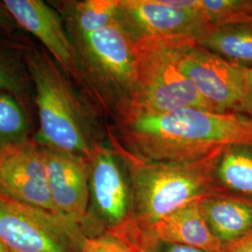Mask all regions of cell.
Masks as SVG:
<instances>
[{
  "label": "cell",
  "instance_id": "5",
  "mask_svg": "<svg viewBox=\"0 0 252 252\" xmlns=\"http://www.w3.org/2000/svg\"><path fill=\"white\" fill-rule=\"evenodd\" d=\"M89 209L85 235L112 234L140 252L143 234L137 224L130 175L115 147L101 143L88 158Z\"/></svg>",
  "mask_w": 252,
  "mask_h": 252
},
{
  "label": "cell",
  "instance_id": "9",
  "mask_svg": "<svg viewBox=\"0 0 252 252\" xmlns=\"http://www.w3.org/2000/svg\"><path fill=\"white\" fill-rule=\"evenodd\" d=\"M0 195L56 214L43 149L34 137L0 153Z\"/></svg>",
  "mask_w": 252,
  "mask_h": 252
},
{
  "label": "cell",
  "instance_id": "20",
  "mask_svg": "<svg viewBox=\"0 0 252 252\" xmlns=\"http://www.w3.org/2000/svg\"><path fill=\"white\" fill-rule=\"evenodd\" d=\"M32 137V115L16 97L0 94V153Z\"/></svg>",
  "mask_w": 252,
  "mask_h": 252
},
{
  "label": "cell",
  "instance_id": "25",
  "mask_svg": "<svg viewBox=\"0 0 252 252\" xmlns=\"http://www.w3.org/2000/svg\"><path fill=\"white\" fill-rule=\"evenodd\" d=\"M0 252H10L8 248L0 241Z\"/></svg>",
  "mask_w": 252,
  "mask_h": 252
},
{
  "label": "cell",
  "instance_id": "23",
  "mask_svg": "<svg viewBox=\"0 0 252 252\" xmlns=\"http://www.w3.org/2000/svg\"><path fill=\"white\" fill-rule=\"evenodd\" d=\"M235 113L241 114L252 120V69H248V78H247V86H246L245 95L240 106L236 109Z\"/></svg>",
  "mask_w": 252,
  "mask_h": 252
},
{
  "label": "cell",
  "instance_id": "3",
  "mask_svg": "<svg viewBox=\"0 0 252 252\" xmlns=\"http://www.w3.org/2000/svg\"><path fill=\"white\" fill-rule=\"evenodd\" d=\"M67 33L77 56L76 86L100 116L115 124L133 99L135 40L119 20L92 32Z\"/></svg>",
  "mask_w": 252,
  "mask_h": 252
},
{
  "label": "cell",
  "instance_id": "19",
  "mask_svg": "<svg viewBox=\"0 0 252 252\" xmlns=\"http://www.w3.org/2000/svg\"><path fill=\"white\" fill-rule=\"evenodd\" d=\"M173 8L195 9L211 26L252 22V0H163Z\"/></svg>",
  "mask_w": 252,
  "mask_h": 252
},
{
  "label": "cell",
  "instance_id": "22",
  "mask_svg": "<svg viewBox=\"0 0 252 252\" xmlns=\"http://www.w3.org/2000/svg\"><path fill=\"white\" fill-rule=\"evenodd\" d=\"M140 252H214L200 250L189 246L180 244L169 243L160 240H147L145 241ZM227 252L226 251L224 252Z\"/></svg>",
  "mask_w": 252,
  "mask_h": 252
},
{
  "label": "cell",
  "instance_id": "2",
  "mask_svg": "<svg viewBox=\"0 0 252 252\" xmlns=\"http://www.w3.org/2000/svg\"><path fill=\"white\" fill-rule=\"evenodd\" d=\"M26 62L38 125L35 140L42 147L88 159L94 147L108 137L99 113L40 44L27 45Z\"/></svg>",
  "mask_w": 252,
  "mask_h": 252
},
{
  "label": "cell",
  "instance_id": "4",
  "mask_svg": "<svg viewBox=\"0 0 252 252\" xmlns=\"http://www.w3.org/2000/svg\"><path fill=\"white\" fill-rule=\"evenodd\" d=\"M108 142L120 152L127 165L135 219L143 239L150 228L163 217L220 192L213 171L217 156L222 149L198 160L146 162Z\"/></svg>",
  "mask_w": 252,
  "mask_h": 252
},
{
  "label": "cell",
  "instance_id": "14",
  "mask_svg": "<svg viewBox=\"0 0 252 252\" xmlns=\"http://www.w3.org/2000/svg\"><path fill=\"white\" fill-rule=\"evenodd\" d=\"M212 234L226 251L252 233V199L217 192L200 201Z\"/></svg>",
  "mask_w": 252,
  "mask_h": 252
},
{
  "label": "cell",
  "instance_id": "13",
  "mask_svg": "<svg viewBox=\"0 0 252 252\" xmlns=\"http://www.w3.org/2000/svg\"><path fill=\"white\" fill-rule=\"evenodd\" d=\"M147 240L180 244L208 252H224L207 224L200 202L189 204L162 218L145 234L143 243Z\"/></svg>",
  "mask_w": 252,
  "mask_h": 252
},
{
  "label": "cell",
  "instance_id": "10",
  "mask_svg": "<svg viewBox=\"0 0 252 252\" xmlns=\"http://www.w3.org/2000/svg\"><path fill=\"white\" fill-rule=\"evenodd\" d=\"M42 149L56 215L80 226L84 232L89 209L88 159L46 147Z\"/></svg>",
  "mask_w": 252,
  "mask_h": 252
},
{
  "label": "cell",
  "instance_id": "21",
  "mask_svg": "<svg viewBox=\"0 0 252 252\" xmlns=\"http://www.w3.org/2000/svg\"><path fill=\"white\" fill-rule=\"evenodd\" d=\"M0 33L21 40L30 39L19 26L16 19L9 11L4 1H0Z\"/></svg>",
  "mask_w": 252,
  "mask_h": 252
},
{
  "label": "cell",
  "instance_id": "15",
  "mask_svg": "<svg viewBox=\"0 0 252 252\" xmlns=\"http://www.w3.org/2000/svg\"><path fill=\"white\" fill-rule=\"evenodd\" d=\"M31 42L0 33V94L16 97L34 117V91L26 62L27 47Z\"/></svg>",
  "mask_w": 252,
  "mask_h": 252
},
{
  "label": "cell",
  "instance_id": "1",
  "mask_svg": "<svg viewBox=\"0 0 252 252\" xmlns=\"http://www.w3.org/2000/svg\"><path fill=\"white\" fill-rule=\"evenodd\" d=\"M108 140L146 162H182L225 147L252 143V120L237 113L185 108L160 114L129 113L107 127Z\"/></svg>",
  "mask_w": 252,
  "mask_h": 252
},
{
  "label": "cell",
  "instance_id": "7",
  "mask_svg": "<svg viewBox=\"0 0 252 252\" xmlns=\"http://www.w3.org/2000/svg\"><path fill=\"white\" fill-rule=\"evenodd\" d=\"M84 236L62 217L0 195V241L10 252H81Z\"/></svg>",
  "mask_w": 252,
  "mask_h": 252
},
{
  "label": "cell",
  "instance_id": "6",
  "mask_svg": "<svg viewBox=\"0 0 252 252\" xmlns=\"http://www.w3.org/2000/svg\"><path fill=\"white\" fill-rule=\"evenodd\" d=\"M175 37L149 36L135 41L134 94L125 115L160 114L185 108L214 111L181 72Z\"/></svg>",
  "mask_w": 252,
  "mask_h": 252
},
{
  "label": "cell",
  "instance_id": "16",
  "mask_svg": "<svg viewBox=\"0 0 252 252\" xmlns=\"http://www.w3.org/2000/svg\"><path fill=\"white\" fill-rule=\"evenodd\" d=\"M194 41L226 61L252 69V22L207 26Z\"/></svg>",
  "mask_w": 252,
  "mask_h": 252
},
{
  "label": "cell",
  "instance_id": "8",
  "mask_svg": "<svg viewBox=\"0 0 252 252\" xmlns=\"http://www.w3.org/2000/svg\"><path fill=\"white\" fill-rule=\"evenodd\" d=\"M175 54L181 72L215 112L235 113L245 95L248 68L209 52L190 36H176Z\"/></svg>",
  "mask_w": 252,
  "mask_h": 252
},
{
  "label": "cell",
  "instance_id": "24",
  "mask_svg": "<svg viewBox=\"0 0 252 252\" xmlns=\"http://www.w3.org/2000/svg\"><path fill=\"white\" fill-rule=\"evenodd\" d=\"M227 252H252V233L230 247Z\"/></svg>",
  "mask_w": 252,
  "mask_h": 252
},
{
  "label": "cell",
  "instance_id": "17",
  "mask_svg": "<svg viewBox=\"0 0 252 252\" xmlns=\"http://www.w3.org/2000/svg\"><path fill=\"white\" fill-rule=\"evenodd\" d=\"M213 177L220 192L252 199V143L223 148L217 156Z\"/></svg>",
  "mask_w": 252,
  "mask_h": 252
},
{
  "label": "cell",
  "instance_id": "18",
  "mask_svg": "<svg viewBox=\"0 0 252 252\" xmlns=\"http://www.w3.org/2000/svg\"><path fill=\"white\" fill-rule=\"evenodd\" d=\"M61 14L68 31L92 32L118 21V0L49 1Z\"/></svg>",
  "mask_w": 252,
  "mask_h": 252
},
{
  "label": "cell",
  "instance_id": "12",
  "mask_svg": "<svg viewBox=\"0 0 252 252\" xmlns=\"http://www.w3.org/2000/svg\"><path fill=\"white\" fill-rule=\"evenodd\" d=\"M19 26L36 38L76 84V52L63 18L49 1L3 0Z\"/></svg>",
  "mask_w": 252,
  "mask_h": 252
},
{
  "label": "cell",
  "instance_id": "11",
  "mask_svg": "<svg viewBox=\"0 0 252 252\" xmlns=\"http://www.w3.org/2000/svg\"><path fill=\"white\" fill-rule=\"evenodd\" d=\"M118 20L136 41L143 37H194L210 26L195 9L173 8L163 0H118Z\"/></svg>",
  "mask_w": 252,
  "mask_h": 252
}]
</instances>
